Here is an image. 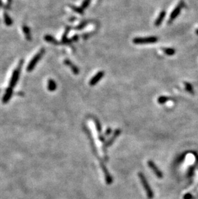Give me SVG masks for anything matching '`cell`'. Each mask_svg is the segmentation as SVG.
<instances>
[{
  "label": "cell",
  "instance_id": "1",
  "mask_svg": "<svg viewBox=\"0 0 198 199\" xmlns=\"http://www.w3.org/2000/svg\"><path fill=\"white\" fill-rule=\"evenodd\" d=\"M23 60H21L19 61L18 66L16 67V68L14 70L13 73H12V77L11 79H10L9 82V87H11L12 88H13L16 85L17 83H18L19 78V76H20L22 66L23 65Z\"/></svg>",
  "mask_w": 198,
  "mask_h": 199
},
{
  "label": "cell",
  "instance_id": "2",
  "mask_svg": "<svg viewBox=\"0 0 198 199\" xmlns=\"http://www.w3.org/2000/svg\"><path fill=\"white\" fill-rule=\"evenodd\" d=\"M44 52H45V50H44V48H41L38 53L36 54L35 56L31 59V61H30L28 66H27V68H26L27 71L31 72L32 70L35 68L37 63H38L39 60L41 59L42 57L43 56Z\"/></svg>",
  "mask_w": 198,
  "mask_h": 199
},
{
  "label": "cell",
  "instance_id": "3",
  "mask_svg": "<svg viewBox=\"0 0 198 199\" xmlns=\"http://www.w3.org/2000/svg\"><path fill=\"white\" fill-rule=\"evenodd\" d=\"M184 6H185V2L184 1H183V0L180 1L179 3H178V5L175 7L174 11H172L171 14H170V18L169 20V23H170L171 22L174 21L176 18V17L178 16V15L180 14L181 10L183 8Z\"/></svg>",
  "mask_w": 198,
  "mask_h": 199
},
{
  "label": "cell",
  "instance_id": "4",
  "mask_svg": "<svg viewBox=\"0 0 198 199\" xmlns=\"http://www.w3.org/2000/svg\"><path fill=\"white\" fill-rule=\"evenodd\" d=\"M138 176H139L141 182H142L143 188H144V189H145V191L146 193H147L148 198H152L153 197V193L152 191V190L149 187V186H148L147 181L146 180L145 178L144 177V176L143 175L142 173H139Z\"/></svg>",
  "mask_w": 198,
  "mask_h": 199
},
{
  "label": "cell",
  "instance_id": "5",
  "mask_svg": "<svg viewBox=\"0 0 198 199\" xmlns=\"http://www.w3.org/2000/svg\"><path fill=\"white\" fill-rule=\"evenodd\" d=\"M158 41L156 37H148V38H137L133 39L135 44H145L154 43Z\"/></svg>",
  "mask_w": 198,
  "mask_h": 199
},
{
  "label": "cell",
  "instance_id": "6",
  "mask_svg": "<svg viewBox=\"0 0 198 199\" xmlns=\"http://www.w3.org/2000/svg\"><path fill=\"white\" fill-rule=\"evenodd\" d=\"M104 75V72L103 71L98 72L96 75L93 77V78L91 79L90 81V84L91 86H94L98 83V82L101 79L103 78Z\"/></svg>",
  "mask_w": 198,
  "mask_h": 199
},
{
  "label": "cell",
  "instance_id": "7",
  "mask_svg": "<svg viewBox=\"0 0 198 199\" xmlns=\"http://www.w3.org/2000/svg\"><path fill=\"white\" fill-rule=\"evenodd\" d=\"M12 94H13V88H12L11 87L9 86V88L6 90L5 94H4L3 99H2L3 103L5 104L8 103L10 99H11Z\"/></svg>",
  "mask_w": 198,
  "mask_h": 199
},
{
  "label": "cell",
  "instance_id": "8",
  "mask_svg": "<svg viewBox=\"0 0 198 199\" xmlns=\"http://www.w3.org/2000/svg\"><path fill=\"white\" fill-rule=\"evenodd\" d=\"M148 165L150 169L152 170L153 172L154 173V174L156 175L158 178H162L163 175L162 173L159 170V169L157 168V166L154 165V163L152 161H148Z\"/></svg>",
  "mask_w": 198,
  "mask_h": 199
},
{
  "label": "cell",
  "instance_id": "9",
  "mask_svg": "<svg viewBox=\"0 0 198 199\" xmlns=\"http://www.w3.org/2000/svg\"><path fill=\"white\" fill-rule=\"evenodd\" d=\"M64 64L70 67L74 74L77 75V74H79V69L70 60H69V59H65V60L64 61Z\"/></svg>",
  "mask_w": 198,
  "mask_h": 199
},
{
  "label": "cell",
  "instance_id": "10",
  "mask_svg": "<svg viewBox=\"0 0 198 199\" xmlns=\"http://www.w3.org/2000/svg\"><path fill=\"white\" fill-rule=\"evenodd\" d=\"M22 30H23V32L24 34V36H25V38L29 41H31L32 40L31 32L29 27L25 25H24L22 26Z\"/></svg>",
  "mask_w": 198,
  "mask_h": 199
},
{
  "label": "cell",
  "instance_id": "11",
  "mask_svg": "<svg viewBox=\"0 0 198 199\" xmlns=\"http://www.w3.org/2000/svg\"><path fill=\"white\" fill-rule=\"evenodd\" d=\"M165 15H166V12H165V11H162L160 12L159 16H158V17L156 19V20L155 23H154L155 26L158 27V26H160L161 24H162L163 19H164V17L165 16Z\"/></svg>",
  "mask_w": 198,
  "mask_h": 199
},
{
  "label": "cell",
  "instance_id": "12",
  "mask_svg": "<svg viewBox=\"0 0 198 199\" xmlns=\"http://www.w3.org/2000/svg\"><path fill=\"white\" fill-rule=\"evenodd\" d=\"M47 87L50 91H55L57 88V84L53 79H49L48 81V84H47Z\"/></svg>",
  "mask_w": 198,
  "mask_h": 199
},
{
  "label": "cell",
  "instance_id": "13",
  "mask_svg": "<svg viewBox=\"0 0 198 199\" xmlns=\"http://www.w3.org/2000/svg\"><path fill=\"white\" fill-rule=\"evenodd\" d=\"M3 18L5 23L6 24L7 26H11L12 23H13V21H12L11 17L9 16L8 13L6 12H4L3 13Z\"/></svg>",
  "mask_w": 198,
  "mask_h": 199
},
{
  "label": "cell",
  "instance_id": "14",
  "mask_svg": "<svg viewBox=\"0 0 198 199\" xmlns=\"http://www.w3.org/2000/svg\"><path fill=\"white\" fill-rule=\"evenodd\" d=\"M44 39H45V41L48 42V43H52L54 44H59V41L57 40V39L53 38V36H51V35H46L45 36H44Z\"/></svg>",
  "mask_w": 198,
  "mask_h": 199
},
{
  "label": "cell",
  "instance_id": "15",
  "mask_svg": "<svg viewBox=\"0 0 198 199\" xmlns=\"http://www.w3.org/2000/svg\"><path fill=\"white\" fill-rule=\"evenodd\" d=\"M163 50L164 52V53L168 56H173L176 53L175 50L172 48H163Z\"/></svg>",
  "mask_w": 198,
  "mask_h": 199
},
{
  "label": "cell",
  "instance_id": "16",
  "mask_svg": "<svg viewBox=\"0 0 198 199\" xmlns=\"http://www.w3.org/2000/svg\"><path fill=\"white\" fill-rule=\"evenodd\" d=\"M184 84H185V89H186V90L188 92H189L190 94H194V89H193V87L191 84H190L189 83H187V82H185Z\"/></svg>",
  "mask_w": 198,
  "mask_h": 199
},
{
  "label": "cell",
  "instance_id": "17",
  "mask_svg": "<svg viewBox=\"0 0 198 199\" xmlns=\"http://www.w3.org/2000/svg\"><path fill=\"white\" fill-rule=\"evenodd\" d=\"M169 100V97H166V96H160L159 98L158 99V102L160 104H164L166 103L167 101H168Z\"/></svg>",
  "mask_w": 198,
  "mask_h": 199
},
{
  "label": "cell",
  "instance_id": "18",
  "mask_svg": "<svg viewBox=\"0 0 198 199\" xmlns=\"http://www.w3.org/2000/svg\"><path fill=\"white\" fill-rule=\"evenodd\" d=\"M70 7L73 11L77 12V13L81 14L84 13V9H82V8H79V7H77L74 5H70Z\"/></svg>",
  "mask_w": 198,
  "mask_h": 199
},
{
  "label": "cell",
  "instance_id": "19",
  "mask_svg": "<svg viewBox=\"0 0 198 199\" xmlns=\"http://www.w3.org/2000/svg\"><path fill=\"white\" fill-rule=\"evenodd\" d=\"M91 2V0H84L83 1L82 4V7L81 8L82 9H85L86 8H87L89 5H90Z\"/></svg>",
  "mask_w": 198,
  "mask_h": 199
},
{
  "label": "cell",
  "instance_id": "20",
  "mask_svg": "<svg viewBox=\"0 0 198 199\" xmlns=\"http://www.w3.org/2000/svg\"><path fill=\"white\" fill-rule=\"evenodd\" d=\"M87 23H88L87 21H82L80 25H79L75 29H77V30H81L82 29H83L84 27L86 25H87Z\"/></svg>",
  "mask_w": 198,
  "mask_h": 199
},
{
  "label": "cell",
  "instance_id": "21",
  "mask_svg": "<svg viewBox=\"0 0 198 199\" xmlns=\"http://www.w3.org/2000/svg\"><path fill=\"white\" fill-rule=\"evenodd\" d=\"M12 0H7V5H6V9H9L11 7V5L12 4Z\"/></svg>",
  "mask_w": 198,
  "mask_h": 199
},
{
  "label": "cell",
  "instance_id": "22",
  "mask_svg": "<svg viewBox=\"0 0 198 199\" xmlns=\"http://www.w3.org/2000/svg\"><path fill=\"white\" fill-rule=\"evenodd\" d=\"M78 39H79V36L78 35H75V36H74L73 38L71 39V41H78Z\"/></svg>",
  "mask_w": 198,
  "mask_h": 199
},
{
  "label": "cell",
  "instance_id": "23",
  "mask_svg": "<svg viewBox=\"0 0 198 199\" xmlns=\"http://www.w3.org/2000/svg\"><path fill=\"white\" fill-rule=\"evenodd\" d=\"M3 7V1H2L1 0H0V7Z\"/></svg>",
  "mask_w": 198,
  "mask_h": 199
},
{
  "label": "cell",
  "instance_id": "24",
  "mask_svg": "<svg viewBox=\"0 0 198 199\" xmlns=\"http://www.w3.org/2000/svg\"><path fill=\"white\" fill-rule=\"evenodd\" d=\"M111 129H108V130H107V131H106V135H108L109 133H111Z\"/></svg>",
  "mask_w": 198,
  "mask_h": 199
},
{
  "label": "cell",
  "instance_id": "25",
  "mask_svg": "<svg viewBox=\"0 0 198 199\" xmlns=\"http://www.w3.org/2000/svg\"><path fill=\"white\" fill-rule=\"evenodd\" d=\"M18 95H21V96H23V93L22 92H19L18 94Z\"/></svg>",
  "mask_w": 198,
  "mask_h": 199
},
{
  "label": "cell",
  "instance_id": "26",
  "mask_svg": "<svg viewBox=\"0 0 198 199\" xmlns=\"http://www.w3.org/2000/svg\"><path fill=\"white\" fill-rule=\"evenodd\" d=\"M73 19H75V17H72V18L70 19V20H71V21H73Z\"/></svg>",
  "mask_w": 198,
  "mask_h": 199
},
{
  "label": "cell",
  "instance_id": "27",
  "mask_svg": "<svg viewBox=\"0 0 198 199\" xmlns=\"http://www.w3.org/2000/svg\"><path fill=\"white\" fill-rule=\"evenodd\" d=\"M195 33H196L198 35V29H197L196 31H195Z\"/></svg>",
  "mask_w": 198,
  "mask_h": 199
},
{
  "label": "cell",
  "instance_id": "28",
  "mask_svg": "<svg viewBox=\"0 0 198 199\" xmlns=\"http://www.w3.org/2000/svg\"><path fill=\"white\" fill-rule=\"evenodd\" d=\"M0 91H1V90H0Z\"/></svg>",
  "mask_w": 198,
  "mask_h": 199
}]
</instances>
